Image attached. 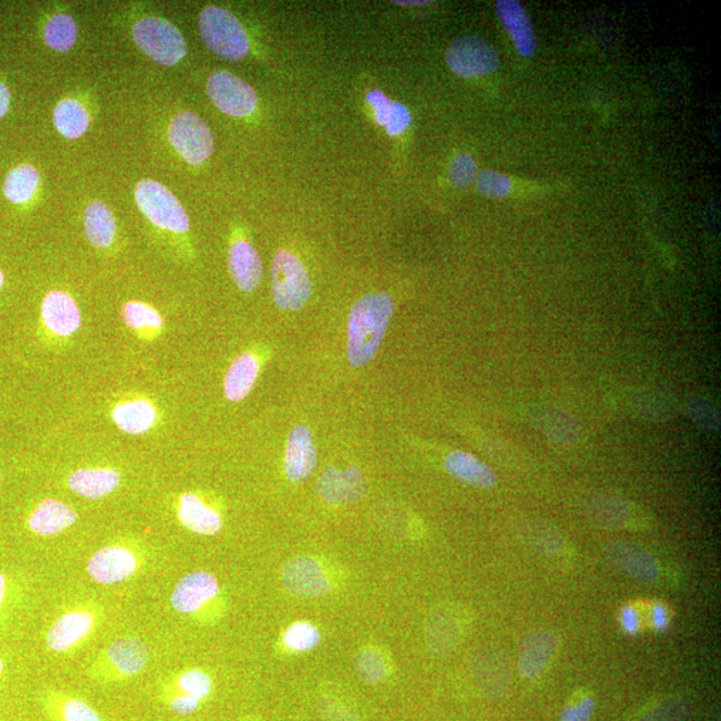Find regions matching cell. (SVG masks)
Listing matches in <instances>:
<instances>
[{"instance_id": "cell-1", "label": "cell", "mask_w": 721, "mask_h": 721, "mask_svg": "<svg viewBox=\"0 0 721 721\" xmlns=\"http://www.w3.org/2000/svg\"><path fill=\"white\" fill-rule=\"evenodd\" d=\"M393 311L394 302L387 293L366 295L353 306L347 324V359L354 368H363L376 357Z\"/></svg>"}, {"instance_id": "cell-2", "label": "cell", "mask_w": 721, "mask_h": 721, "mask_svg": "<svg viewBox=\"0 0 721 721\" xmlns=\"http://www.w3.org/2000/svg\"><path fill=\"white\" fill-rule=\"evenodd\" d=\"M198 25L203 42L214 54L229 61H241L249 54L248 34L228 10L211 5L202 11Z\"/></svg>"}, {"instance_id": "cell-3", "label": "cell", "mask_w": 721, "mask_h": 721, "mask_svg": "<svg viewBox=\"0 0 721 721\" xmlns=\"http://www.w3.org/2000/svg\"><path fill=\"white\" fill-rule=\"evenodd\" d=\"M132 37L144 54L164 66H176L188 54L182 34L162 17L139 20L132 27Z\"/></svg>"}, {"instance_id": "cell-4", "label": "cell", "mask_w": 721, "mask_h": 721, "mask_svg": "<svg viewBox=\"0 0 721 721\" xmlns=\"http://www.w3.org/2000/svg\"><path fill=\"white\" fill-rule=\"evenodd\" d=\"M271 283L279 309L300 311L311 299V278L301 261L287 250H279L273 258Z\"/></svg>"}, {"instance_id": "cell-5", "label": "cell", "mask_w": 721, "mask_h": 721, "mask_svg": "<svg viewBox=\"0 0 721 721\" xmlns=\"http://www.w3.org/2000/svg\"><path fill=\"white\" fill-rule=\"evenodd\" d=\"M136 201L141 212L155 226L173 232L190 229V219L177 197L155 180H142L137 185Z\"/></svg>"}, {"instance_id": "cell-6", "label": "cell", "mask_w": 721, "mask_h": 721, "mask_svg": "<svg viewBox=\"0 0 721 721\" xmlns=\"http://www.w3.org/2000/svg\"><path fill=\"white\" fill-rule=\"evenodd\" d=\"M167 132L168 141L189 165H202L213 153L212 130L194 113L184 112L174 116Z\"/></svg>"}, {"instance_id": "cell-7", "label": "cell", "mask_w": 721, "mask_h": 721, "mask_svg": "<svg viewBox=\"0 0 721 721\" xmlns=\"http://www.w3.org/2000/svg\"><path fill=\"white\" fill-rule=\"evenodd\" d=\"M446 65L461 78L482 77L496 72L499 56L496 49L480 37H461L446 50Z\"/></svg>"}, {"instance_id": "cell-8", "label": "cell", "mask_w": 721, "mask_h": 721, "mask_svg": "<svg viewBox=\"0 0 721 721\" xmlns=\"http://www.w3.org/2000/svg\"><path fill=\"white\" fill-rule=\"evenodd\" d=\"M207 94L214 106L231 116H249L258 104L252 86L228 72H217L207 80Z\"/></svg>"}, {"instance_id": "cell-9", "label": "cell", "mask_w": 721, "mask_h": 721, "mask_svg": "<svg viewBox=\"0 0 721 721\" xmlns=\"http://www.w3.org/2000/svg\"><path fill=\"white\" fill-rule=\"evenodd\" d=\"M604 555L615 569L640 583L659 579L660 568L655 557L631 541L612 540L604 546Z\"/></svg>"}, {"instance_id": "cell-10", "label": "cell", "mask_w": 721, "mask_h": 721, "mask_svg": "<svg viewBox=\"0 0 721 721\" xmlns=\"http://www.w3.org/2000/svg\"><path fill=\"white\" fill-rule=\"evenodd\" d=\"M472 671L477 687L490 699L507 694L510 683V662L504 650L493 647L477 650Z\"/></svg>"}, {"instance_id": "cell-11", "label": "cell", "mask_w": 721, "mask_h": 721, "mask_svg": "<svg viewBox=\"0 0 721 721\" xmlns=\"http://www.w3.org/2000/svg\"><path fill=\"white\" fill-rule=\"evenodd\" d=\"M282 584L284 590L299 597H321L331 589L321 564L307 556L295 557L284 564Z\"/></svg>"}, {"instance_id": "cell-12", "label": "cell", "mask_w": 721, "mask_h": 721, "mask_svg": "<svg viewBox=\"0 0 721 721\" xmlns=\"http://www.w3.org/2000/svg\"><path fill=\"white\" fill-rule=\"evenodd\" d=\"M139 566L132 551L121 545L104 546L87 564V573L98 584L110 585L131 578Z\"/></svg>"}, {"instance_id": "cell-13", "label": "cell", "mask_w": 721, "mask_h": 721, "mask_svg": "<svg viewBox=\"0 0 721 721\" xmlns=\"http://www.w3.org/2000/svg\"><path fill=\"white\" fill-rule=\"evenodd\" d=\"M219 593L218 580L205 571L191 572L179 580L172 595V606L179 614L193 615Z\"/></svg>"}, {"instance_id": "cell-14", "label": "cell", "mask_w": 721, "mask_h": 721, "mask_svg": "<svg viewBox=\"0 0 721 721\" xmlns=\"http://www.w3.org/2000/svg\"><path fill=\"white\" fill-rule=\"evenodd\" d=\"M149 648L138 637H122L115 640L104 654L110 678L127 679L136 676L147 668L149 662Z\"/></svg>"}, {"instance_id": "cell-15", "label": "cell", "mask_w": 721, "mask_h": 721, "mask_svg": "<svg viewBox=\"0 0 721 721\" xmlns=\"http://www.w3.org/2000/svg\"><path fill=\"white\" fill-rule=\"evenodd\" d=\"M42 321L51 334L67 339L80 329L83 317L73 296L55 290L45 296L42 302Z\"/></svg>"}, {"instance_id": "cell-16", "label": "cell", "mask_w": 721, "mask_h": 721, "mask_svg": "<svg viewBox=\"0 0 721 721\" xmlns=\"http://www.w3.org/2000/svg\"><path fill=\"white\" fill-rule=\"evenodd\" d=\"M317 467V450L314 445L311 429L305 426L295 427L288 438L284 452V472L293 482L309 479Z\"/></svg>"}, {"instance_id": "cell-17", "label": "cell", "mask_w": 721, "mask_h": 721, "mask_svg": "<svg viewBox=\"0 0 721 721\" xmlns=\"http://www.w3.org/2000/svg\"><path fill=\"white\" fill-rule=\"evenodd\" d=\"M317 491L324 502L329 504L358 502L366 491L364 475L356 467H351L345 472L330 467L319 477Z\"/></svg>"}, {"instance_id": "cell-18", "label": "cell", "mask_w": 721, "mask_h": 721, "mask_svg": "<svg viewBox=\"0 0 721 721\" xmlns=\"http://www.w3.org/2000/svg\"><path fill=\"white\" fill-rule=\"evenodd\" d=\"M499 22L514 40L515 48L521 56L531 58L536 54L537 39L524 5L517 0H498L496 3Z\"/></svg>"}, {"instance_id": "cell-19", "label": "cell", "mask_w": 721, "mask_h": 721, "mask_svg": "<svg viewBox=\"0 0 721 721\" xmlns=\"http://www.w3.org/2000/svg\"><path fill=\"white\" fill-rule=\"evenodd\" d=\"M558 640L555 633L540 630L528 635L521 644L519 671L528 680H536L549 666L557 653Z\"/></svg>"}, {"instance_id": "cell-20", "label": "cell", "mask_w": 721, "mask_h": 721, "mask_svg": "<svg viewBox=\"0 0 721 721\" xmlns=\"http://www.w3.org/2000/svg\"><path fill=\"white\" fill-rule=\"evenodd\" d=\"M94 624L96 619L92 614L87 610H72L62 615L51 625L46 640L54 653H66L89 636Z\"/></svg>"}, {"instance_id": "cell-21", "label": "cell", "mask_w": 721, "mask_h": 721, "mask_svg": "<svg viewBox=\"0 0 721 721\" xmlns=\"http://www.w3.org/2000/svg\"><path fill=\"white\" fill-rule=\"evenodd\" d=\"M229 270L232 281L245 293L257 290L264 276L263 261L246 241H236L230 246Z\"/></svg>"}, {"instance_id": "cell-22", "label": "cell", "mask_w": 721, "mask_h": 721, "mask_svg": "<svg viewBox=\"0 0 721 721\" xmlns=\"http://www.w3.org/2000/svg\"><path fill=\"white\" fill-rule=\"evenodd\" d=\"M584 511L592 524L602 529L624 528L631 520V505L612 493L592 494Z\"/></svg>"}, {"instance_id": "cell-23", "label": "cell", "mask_w": 721, "mask_h": 721, "mask_svg": "<svg viewBox=\"0 0 721 721\" xmlns=\"http://www.w3.org/2000/svg\"><path fill=\"white\" fill-rule=\"evenodd\" d=\"M177 516L180 524L202 536H213L223 529V517L207 507L195 493H185L179 497Z\"/></svg>"}, {"instance_id": "cell-24", "label": "cell", "mask_w": 721, "mask_h": 721, "mask_svg": "<svg viewBox=\"0 0 721 721\" xmlns=\"http://www.w3.org/2000/svg\"><path fill=\"white\" fill-rule=\"evenodd\" d=\"M78 520L77 511L61 499L46 498L34 509L28 527L39 536H55Z\"/></svg>"}, {"instance_id": "cell-25", "label": "cell", "mask_w": 721, "mask_h": 721, "mask_svg": "<svg viewBox=\"0 0 721 721\" xmlns=\"http://www.w3.org/2000/svg\"><path fill=\"white\" fill-rule=\"evenodd\" d=\"M112 417L122 432L139 435L148 433L155 426L159 410L147 399H129L114 406Z\"/></svg>"}, {"instance_id": "cell-26", "label": "cell", "mask_w": 721, "mask_h": 721, "mask_svg": "<svg viewBox=\"0 0 721 721\" xmlns=\"http://www.w3.org/2000/svg\"><path fill=\"white\" fill-rule=\"evenodd\" d=\"M118 470L112 468H84L69 475L67 485L74 493L90 499L106 497L119 486Z\"/></svg>"}, {"instance_id": "cell-27", "label": "cell", "mask_w": 721, "mask_h": 721, "mask_svg": "<svg viewBox=\"0 0 721 721\" xmlns=\"http://www.w3.org/2000/svg\"><path fill=\"white\" fill-rule=\"evenodd\" d=\"M446 472L464 484L491 490L497 484V476L491 467L467 452L450 453L444 461Z\"/></svg>"}, {"instance_id": "cell-28", "label": "cell", "mask_w": 721, "mask_h": 721, "mask_svg": "<svg viewBox=\"0 0 721 721\" xmlns=\"http://www.w3.org/2000/svg\"><path fill=\"white\" fill-rule=\"evenodd\" d=\"M260 374V363L252 353H242L238 356L225 377L224 391L225 397L231 403H240L248 394L252 392L255 381Z\"/></svg>"}, {"instance_id": "cell-29", "label": "cell", "mask_w": 721, "mask_h": 721, "mask_svg": "<svg viewBox=\"0 0 721 721\" xmlns=\"http://www.w3.org/2000/svg\"><path fill=\"white\" fill-rule=\"evenodd\" d=\"M427 636L429 647L435 655L445 656L453 653L461 638L455 615L444 608L433 610L428 619Z\"/></svg>"}, {"instance_id": "cell-30", "label": "cell", "mask_w": 721, "mask_h": 721, "mask_svg": "<svg viewBox=\"0 0 721 721\" xmlns=\"http://www.w3.org/2000/svg\"><path fill=\"white\" fill-rule=\"evenodd\" d=\"M122 321L144 341L155 340L164 329L160 312L141 301H130L122 307Z\"/></svg>"}, {"instance_id": "cell-31", "label": "cell", "mask_w": 721, "mask_h": 721, "mask_svg": "<svg viewBox=\"0 0 721 721\" xmlns=\"http://www.w3.org/2000/svg\"><path fill=\"white\" fill-rule=\"evenodd\" d=\"M86 236L92 245L106 249L113 245L115 219L110 208L102 202H94L85 212Z\"/></svg>"}, {"instance_id": "cell-32", "label": "cell", "mask_w": 721, "mask_h": 721, "mask_svg": "<svg viewBox=\"0 0 721 721\" xmlns=\"http://www.w3.org/2000/svg\"><path fill=\"white\" fill-rule=\"evenodd\" d=\"M54 124L63 137L77 139L89 129L90 118L83 104L74 99H65L56 104Z\"/></svg>"}, {"instance_id": "cell-33", "label": "cell", "mask_w": 721, "mask_h": 721, "mask_svg": "<svg viewBox=\"0 0 721 721\" xmlns=\"http://www.w3.org/2000/svg\"><path fill=\"white\" fill-rule=\"evenodd\" d=\"M39 173L30 165L15 167L4 180V195L14 203H26L37 193Z\"/></svg>"}, {"instance_id": "cell-34", "label": "cell", "mask_w": 721, "mask_h": 721, "mask_svg": "<svg viewBox=\"0 0 721 721\" xmlns=\"http://www.w3.org/2000/svg\"><path fill=\"white\" fill-rule=\"evenodd\" d=\"M522 537L539 554L557 556L564 549V539L557 529L546 522L533 521L522 528Z\"/></svg>"}, {"instance_id": "cell-35", "label": "cell", "mask_w": 721, "mask_h": 721, "mask_svg": "<svg viewBox=\"0 0 721 721\" xmlns=\"http://www.w3.org/2000/svg\"><path fill=\"white\" fill-rule=\"evenodd\" d=\"M50 712L55 721H103L94 707L77 697L55 696L50 701Z\"/></svg>"}, {"instance_id": "cell-36", "label": "cell", "mask_w": 721, "mask_h": 721, "mask_svg": "<svg viewBox=\"0 0 721 721\" xmlns=\"http://www.w3.org/2000/svg\"><path fill=\"white\" fill-rule=\"evenodd\" d=\"M77 23L67 14L52 16L45 28V40L55 51H68L77 40Z\"/></svg>"}, {"instance_id": "cell-37", "label": "cell", "mask_w": 721, "mask_h": 721, "mask_svg": "<svg viewBox=\"0 0 721 721\" xmlns=\"http://www.w3.org/2000/svg\"><path fill=\"white\" fill-rule=\"evenodd\" d=\"M357 674L363 682L368 684H377L385 679L388 667L385 660L380 653L375 648H366L360 650L354 660Z\"/></svg>"}, {"instance_id": "cell-38", "label": "cell", "mask_w": 721, "mask_h": 721, "mask_svg": "<svg viewBox=\"0 0 721 721\" xmlns=\"http://www.w3.org/2000/svg\"><path fill=\"white\" fill-rule=\"evenodd\" d=\"M319 642H321V632L307 621H299V623L290 625L283 633L284 645L299 653L316 648Z\"/></svg>"}, {"instance_id": "cell-39", "label": "cell", "mask_w": 721, "mask_h": 721, "mask_svg": "<svg viewBox=\"0 0 721 721\" xmlns=\"http://www.w3.org/2000/svg\"><path fill=\"white\" fill-rule=\"evenodd\" d=\"M544 432L557 443L572 444L579 440L580 428L571 417L562 413H551L544 420Z\"/></svg>"}, {"instance_id": "cell-40", "label": "cell", "mask_w": 721, "mask_h": 721, "mask_svg": "<svg viewBox=\"0 0 721 721\" xmlns=\"http://www.w3.org/2000/svg\"><path fill=\"white\" fill-rule=\"evenodd\" d=\"M177 687L180 695H188L195 697L202 701L206 699L213 691L212 678L206 672L201 670H190L179 674L177 679Z\"/></svg>"}, {"instance_id": "cell-41", "label": "cell", "mask_w": 721, "mask_h": 721, "mask_svg": "<svg viewBox=\"0 0 721 721\" xmlns=\"http://www.w3.org/2000/svg\"><path fill=\"white\" fill-rule=\"evenodd\" d=\"M692 711L691 703L683 697L661 703L644 714L642 721H687Z\"/></svg>"}, {"instance_id": "cell-42", "label": "cell", "mask_w": 721, "mask_h": 721, "mask_svg": "<svg viewBox=\"0 0 721 721\" xmlns=\"http://www.w3.org/2000/svg\"><path fill=\"white\" fill-rule=\"evenodd\" d=\"M477 189L490 198H505L510 193L511 182L507 176L493 170H484L477 177Z\"/></svg>"}, {"instance_id": "cell-43", "label": "cell", "mask_w": 721, "mask_h": 721, "mask_svg": "<svg viewBox=\"0 0 721 721\" xmlns=\"http://www.w3.org/2000/svg\"><path fill=\"white\" fill-rule=\"evenodd\" d=\"M451 182L456 188L465 189L473 182L477 176V165L472 155L459 154L451 166Z\"/></svg>"}, {"instance_id": "cell-44", "label": "cell", "mask_w": 721, "mask_h": 721, "mask_svg": "<svg viewBox=\"0 0 721 721\" xmlns=\"http://www.w3.org/2000/svg\"><path fill=\"white\" fill-rule=\"evenodd\" d=\"M688 415L692 420L707 429L717 430L719 426V413L717 406L706 399H695L688 405Z\"/></svg>"}, {"instance_id": "cell-45", "label": "cell", "mask_w": 721, "mask_h": 721, "mask_svg": "<svg viewBox=\"0 0 721 721\" xmlns=\"http://www.w3.org/2000/svg\"><path fill=\"white\" fill-rule=\"evenodd\" d=\"M412 115L409 109L403 103L393 102L385 125L389 136H400V134H403L408 129Z\"/></svg>"}, {"instance_id": "cell-46", "label": "cell", "mask_w": 721, "mask_h": 721, "mask_svg": "<svg viewBox=\"0 0 721 721\" xmlns=\"http://www.w3.org/2000/svg\"><path fill=\"white\" fill-rule=\"evenodd\" d=\"M317 708L321 718L327 721H359L352 709L333 699L319 700Z\"/></svg>"}, {"instance_id": "cell-47", "label": "cell", "mask_w": 721, "mask_h": 721, "mask_svg": "<svg viewBox=\"0 0 721 721\" xmlns=\"http://www.w3.org/2000/svg\"><path fill=\"white\" fill-rule=\"evenodd\" d=\"M595 706L593 697L586 696L578 705L564 709L560 721H591L593 712H595Z\"/></svg>"}, {"instance_id": "cell-48", "label": "cell", "mask_w": 721, "mask_h": 721, "mask_svg": "<svg viewBox=\"0 0 721 721\" xmlns=\"http://www.w3.org/2000/svg\"><path fill=\"white\" fill-rule=\"evenodd\" d=\"M366 101L375 107V118L377 124L385 126L389 113H391L392 102L389 101L388 97L380 90L369 91L368 96H366Z\"/></svg>"}, {"instance_id": "cell-49", "label": "cell", "mask_w": 721, "mask_h": 721, "mask_svg": "<svg viewBox=\"0 0 721 721\" xmlns=\"http://www.w3.org/2000/svg\"><path fill=\"white\" fill-rule=\"evenodd\" d=\"M167 706L179 717H190L201 706V701L188 695H173L167 699Z\"/></svg>"}, {"instance_id": "cell-50", "label": "cell", "mask_w": 721, "mask_h": 721, "mask_svg": "<svg viewBox=\"0 0 721 721\" xmlns=\"http://www.w3.org/2000/svg\"><path fill=\"white\" fill-rule=\"evenodd\" d=\"M620 621L628 635H636L640 630V621L635 609L632 607L621 609Z\"/></svg>"}, {"instance_id": "cell-51", "label": "cell", "mask_w": 721, "mask_h": 721, "mask_svg": "<svg viewBox=\"0 0 721 721\" xmlns=\"http://www.w3.org/2000/svg\"><path fill=\"white\" fill-rule=\"evenodd\" d=\"M650 618H653V625L657 631H666L668 625H670V616H668L667 609L662 606H655Z\"/></svg>"}, {"instance_id": "cell-52", "label": "cell", "mask_w": 721, "mask_h": 721, "mask_svg": "<svg viewBox=\"0 0 721 721\" xmlns=\"http://www.w3.org/2000/svg\"><path fill=\"white\" fill-rule=\"evenodd\" d=\"M11 102L10 90L8 86L0 84V119L9 112Z\"/></svg>"}, {"instance_id": "cell-53", "label": "cell", "mask_w": 721, "mask_h": 721, "mask_svg": "<svg viewBox=\"0 0 721 721\" xmlns=\"http://www.w3.org/2000/svg\"><path fill=\"white\" fill-rule=\"evenodd\" d=\"M4 595H5V580L3 578V574L0 573V606H2V603L4 600Z\"/></svg>"}, {"instance_id": "cell-54", "label": "cell", "mask_w": 721, "mask_h": 721, "mask_svg": "<svg viewBox=\"0 0 721 721\" xmlns=\"http://www.w3.org/2000/svg\"><path fill=\"white\" fill-rule=\"evenodd\" d=\"M430 2H394V4L405 5V8H413V5H427Z\"/></svg>"}, {"instance_id": "cell-55", "label": "cell", "mask_w": 721, "mask_h": 721, "mask_svg": "<svg viewBox=\"0 0 721 721\" xmlns=\"http://www.w3.org/2000/svg\"><path fill=\"white\" fill-rule=\"evenodd\" d=\"M3 283H4V276H3L2 270H0V289H2Z\"/></svg>"}, {"instance_id": "cell-56", "label": "cell", "mask_w": 721, "mask_h": 721, "mask_svg": "<svg viewBox=\"0 0 721 721\" xmlns=\"http://www.w3.org/2000/svg\"><path fill=\"white\" fill-rule=\"evenodd\" d=\"M3 668H4L3 661H2V659H0V674H2Z\"/></svg>"}, {"instance_id": "cell-57", "label": "cell", "mask_w": 721, "mask_h": 721, "mask_svg": "<svg viewBox=\"0 0 721 721\" xmlns=\"http://www.w3.org/2000/svg\"><path fill=\"white\" fill-rule=\"evenodd\" d=\"M253 721V720H252Z\"/></svg>"}]
</instances>
